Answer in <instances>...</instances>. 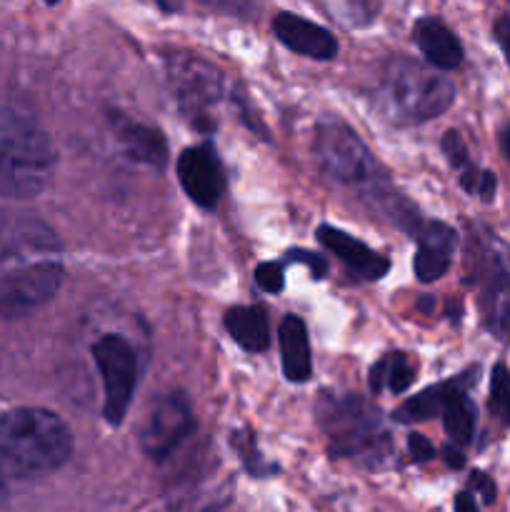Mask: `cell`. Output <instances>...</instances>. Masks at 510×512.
Returning a JSON list of instances; mask_svg holds the SVG:
<instances>
[{
  "instance_id": "obj_2",
  "label": "cell",
  "mask_w": 510,
  "mask_h": 512,
  "mask_svg": "<svg viewBox=\"0 0 510 512\" xmlns=\"http://www.w3.org/2000/svg\"><path fill=\"white\" fill-rule=\"evenodd\" d=\"M73 453V435L45 408L0 413V480H30L55 473Z\"/></svg>"
},
{
  "instance_id": "obj_26",
  "label": "cell",
  "mask_w": 510,
  "mask_h": 512,
  "mask_svg": "<svg viewBox=\"0 0 510 512\" xmlns=\"http://www.w3.org/2000/svg\"><path fill=\"white\" fill-rule=\"evenodd\" d=\"M408 450L410 455H413V460H418V463H428V460L435 455V448L430 445V440L423 438V435H410Z\"/></svg>"
},
{
  "instance_id": "obj_21",
  "label": "cell",
  "mask_w": 510,
  "mask_h": 512,
  "mask_svg": "<svg viewBox=\"0 0 510 512\" xmlns=\"http://www.w3.org/2000/svg\"><path fill=\"white\" fill-rule=\"evenodd\" d=\"M475 418H478V413H475V405L468 395L463 393L450 400L443 410V425L448 438L455 445H468L475 433Z\"/></svg>"
},
{
  "instance_id": "obj_19",
  "label": "cell",
  "mask_w": 510,
  "mask_h": 512,
  "mask_svg": "<svg viewBox=\"0 0 510 512\" xmlns=\"http://www.w3.org/2000/svg\"><path fill=\"white\" fill-rule=\"evenodd\" d=\"M225 330L248 353H263L270 345V325L260 308H230L225 313Z\"/></svg>"
},
{
  "instance_id": "obj_8",
  "label": "cell",
  "mask_w": 510,
  "mask_h": 512,
  "mask_svg": "<svg viewBox=\"0 0 510 512\" xmlns=\"http://www.w3.org/2000/svg\"><path fill=\"white\" fill-rule=\"evenodd\" d=\"M168 80L180 110L208 130L213 125V108L223 95V75L208 60L190 53H175L168 60Z\"/></svg>"
},
{
  "instance_id": "obj_10",
  "label": "cell",
  "mask_w": 510,
  "mask_h": 512,
  "mask_svg": "<svg viewBox=\"0 0 510 512\" xmlns=\"http://www.w3.org/2000/svg\"><path fill=\"white\" fill-rule=\"evenodd\" d=\"M195 428L193 408L183 393H168L155 403L140 433V445L153 460H163Z\"/></svg>"
},
{
  "instance_id": "obj_31",
  "label": "cell",
  "mask_w": 510,
  "mask_h": 512,
  "mask_svg": "<svg viewBox=\"0 0 510 512\" xmlns=\"http://www.w3.org/2000/svg\"><path fill=\"white\" fill-rule=\"evenodd\" d=\"M443 455H445V463H448V468H463L465 465V455L460 453V450H455L453 445H448V448H443Z\"/></svg>"
},
{
  "instance_id": "obj_15",
  "label": "cell",
  "mask_w": 510,
  "mask_h": 512,
  "mask_svg": "<svg viewBox=\"0 0 510 512\" xmlns=\"http://www.w3.org/2000/svg\"><path fill=\"white\" fill-rule=\"evenodd\" d=\"M475 378H478V368L468 370V373L458 375V378L445 380V383L440 385H433V388L423 390V393L415 395L413 400L400 405V408L395 410L393 418L400 420V423H423V420L433 418L435 413L443 415L445 405L453 398H458V395H463L465 390L473 385Z\"/></svg>"
},
{
  "instance_id": "obj_17",
  "label": "cell",
  "mask_w": 510,
  "mask_h": 512,
  "mask_svg": "<svg viewBox=\"0 0 510 512\" xmlns=\"http://www.w3.org/2000/svg\"><path fill=\"white\" fill-rule=\"evenodd\" d=\"M113 128L118 133V143L123 153L135 163H148L163 168L168 160V148H165L163 135L150 125L138 123V120H113Z\"/></svg>"
},
{
  "instance_id": "obj_30",
  "label": "cell",
  "mask_w": 510,
  "mask_h": 512,
  "mask_svg": "<svg viewBox=\"0 0 510 512\" xmlns=\"http://www.w3.org/2000/svg\"><path fill=\"white\" fill-rule=\"evenodd\" d=\"M455 512H480L473 493H468V490L458 493V498H455Z\"/></svg>"
},
{
  "instance_id": "obj_3",
  "label": "cell",
  "mask_w": 510,
  "mask_h": 512,
  "mask_svg": "<svg viewBox=\"0 0 510 512\" xmlns=\"http://www.w3.org/2000/svg\"><path fill=\"white\" fill-rule=\"evenodd\" d=\"M58 153L38 120L0 105V198H35L48 188Z\"/></svg>"
},
{
  "instance_id": "obj_12",
  "label": "cell",
  "mask_w": 510,
  "mask_h": 512,
  "mask_svg": "<svg viewBox=\"0 0 510 512\" xmlns=\"http://www.w3.org/2000/svg\"><path fill=\"white\" fill-rule=\"evenodd\" d=\"M273 33L278 35V40L285 48H290L298 55H305V58L330 60L338 53V43H335V38L323 25H315L313 20L300 18L295 13L275 15Z\"/></svg>"
},
{
  "instance_id": "obj_7",
  "label": "cell",
  "mask_w": 510,
  "mask_h": 512,
  "mask_svg": "<svg viewBox=\"0 0 510 512\" xmlns=\"http://www.w3.org/2000/svg\"><path fill=\"white\" fill-rule=\"evenodd\" d=\"M473 265L483 323L493 335L510 338V248L483 233L475 243Z\"/></svg>"
},
{
  "instance_id": "obj_24",
  "label": "cell",
  "mask_w": 510,
  "mask_h": 512,
  "mask_svg": "<svg viewBox=\"0 0 510 512\" xmlns=\"http://www.w3.org/2000/svg\"><path fill=\"white\" fill-rule=\"evenodd\" d=\"M255 283H258L260 290L265 293H280L285 285V273H283V265L270 260V263H260L255 268Z\"/></svg>"
},
{
  "instance_id": "obj_18",
  "label": "cell",
  "mask_w": 510,
  "mask_h": 512,
  "mask_svg": "<svg viewBox=\"0 0 510 512\" xmlns=\"http://www.w3.org/2000/svg\"><path fill=\"white\" fill-rule=\"evenodd\" d=\"M280 355H283V373L290 383H305L313 375V360H310L308 328L295 315H285L278 328Z\"/></svg>"
},
{
  "instance_id": "obj_4",
  "label": "cell",
  "mask_w": 510,
  "mask_h": 512,
  "mask_svg": "<svg viewBox=\"0 0 510 512\" xmlns=\"http://www.w3.org/2000/svg\"><path fill=\"white\" fill-rule=\"evenodd\" d=\"M375 108L388 123L420 125L438 118L453 105L455 88L450 80L423 63L393 58L375 85Z\"/></svg>"
},
{
  "instance_id": "obj_9",
  "label": "cell",
  "mask_w": 510,
  "mask_h": 512,
  "mask_svg": "<svg viewBox=\"0 0 510 512\" xmlns=\"http://www.w3.org/2000/svg\"><path fill=\"white\" fill-rule=\"evenodd\" d=\"M90 355L95 360L100 378H103V415L113 428L125 420L138 385V355L123 335L105 333L95 340Z\"/></svg>"
},
{
  "instance_id": "obj_11",
  "label": "cell",
  "mask_w": 510,
  "mask_h": 512,
  "mask_svg": "<svg viewBox=\"0 0 510 512\" xmlns=\"http://www.w3.org/2000/svg\"><path fill=\"white\" fill-rule=\"evenodd\" d=\"M178 178L185 195L198 208H215L223 193V170L208 145L188 148L178 158Z\"/></svg>"
},
{
  "instance_id": "obj_25",
  "label": "cell",
  "mask_w": 510,
  "mask_h": 512,
  "mask_svg": "<svg viewBox=\"0 0 510 512\" xmlns=\"http://www.w3.org/2000/svg\"><path fill=\"white\" fill-rule=\"evenodd\" d=\"M285 258L293 260V263L308 265L310 273H313L315 278H323V275H328V263H325V260L320 258V255L310 253V250H300V248L288 250V255H285Z\"/></svg>"
},
{
  "instance_id": "obj_5",
  "label": "cell",
  "mask_w": 510,
  "mask_h": 512,
  "mask_svg": "<svg viewBox=\"0 0 510 512\" xmlns=\"http://www.w3.org/2000/svg\"><path fill=\"white\" fill-rule=\"evenodd\" d=\"M320 420L330 438L335 458H353L360 463H378L388 453V433L378 410L353 395H335L320 405Z\"/></svg>"
},
{
  "instance_id": "obj_28",
  "label": "cell",
  "mask_w": 510,
  "mask_h": 512,
  "mask_svg": "<svg viewBox=\"0 0 510 512\" xmlns=\"http://www.w3.org/2000/svg\"><path fill=\"white\" fill-rule=\"evenodd\" d=\"M495 38H498L500 50H503L505 60H508L510 65V18H500L498 23H495Z\"/></svg>"
},
{
  "instance_id": "obj_14",
  "label": "cell",
  "mask_w": 510,
  "mask_h": 512,
  "mask_svg": "<svg viewBox=\"0 0 510 512\" xmlns=\"http://www.w3.org/2000/svg\"><path fill=\"white\" fill-rule=\"evenodd\" d=\"M455 245H458V235L440 220L425 223L420 228L418 253H415V275L420 283H435L448 273Z\"/></svg>"
},
{
  "instance_id": "obj_32",
  "label": "cell",
  "mask_w": 510,
  "mask_h": 512,
  "mask_svg": "<svg viewBox=\"0 0 510 512\" xmlns=\"http://www.w3.org/2000/svg\"><path fill=\"white\" fill-rule=\"evenodd\" d=\"M503 150H505V155H508V160H510V125L503 130Z\"/></svg>"
},
{
  "instance_id": "obj_6",
  "label": "cell",
  "mask_w": 510,
  "mask_h": 512,
  "mask_svg": "<svg viewBox=\"0 0 510 512\" xmlns=\"http://www.w3.org/2000/svg\"><path fill=\"white\" fill-rule=\"evenodd\" d=\"M315 163L333 183L345 185L350 190H370L375 200H385L380 193V168L363 140L340 120H328L315 128L313 138ZM388 203V200H385Z\"/></svg>"
},
{
  "instance_id": "obj_22",
  "label": "cell",
  "mask_w": 510,
  "mask_h": 512,
  "mask_svg": "<svg viewBox=\"0 0 510 512\" xmlns=\"http://www.w3.org/2000/svg\"><path fill=\"white\" fill-rule=\"evenodd\" d=\"M490 410L510 425V370L498 363L490 373Z\"/></svg>"
},
{
  "instance_id": "obj_29",
  "label": "cell",
  "mask_w": 510,
  "mask_h": 512,
  "mask_svg": "<svg viewBox=\"0 0 510 512\" xmlns=\"http://www.w3.org/2000/svg\"><path fill=\"white\" fill-rule=\"evenodd\" d=\"M495 190H498V180H495V175L490 173V170H483V178H480L478 195L485 200V203H490V200L495 198Z\"/></svg>"
},
{
  "instance_id": "obj_16",
  "label": "cell",
  "mask_w": 510,
  "mask_h": 512,
  "mask_svg": "<svg viewBox=\"0 0 510 512\" xmlns=\"http://www.w3.org/2000/svg\"><path fill=\"white\" fill-rule=\"evenodd\" d=\"M413 38L433 68L455 70L463 60V45L440 18H420L413 28Z\"/></svg>"
},
{
  "instance_id": "obj_1",
  "label": "cell",
  "mask_w": 510,
  "mask_h": 512,
  "mask_svg": "<svg viewBox=\"0 0 510 512\" xmlns=\"http://www.w3.org/2000/svg\"><path fill=\"white\" fill-rule=\"evenodd\" d=\"M58 235L23 213H0V320L43 308L63 285Z\"/></svg>"
},
{
  "instance_id": "obj_33",
  "label": "cell",
  "mask_w": 510,
  "mask_h": 512,
  "mask_svg": "<svg viewBox=\"0 0 510 512\" xmlns=\"http://www.w3.org/2000/svg\"><path fill=\"white\" fill-rule=\"evenodd\" d=\"M5 498H8V488H5V480H0V505L5 503Z\"/></svg>"
},
{
  "instance_id": "obj_27",
  "label": "cell",
  "mask_w": 510,
  "mask_h": 512,
  "mask_svg": "<svg viewBox=\"0 0 510 512\" xmlns=\"http://www.w3.org/2000/svg\"><path fill=\"white\" fill-rule=\"evenodd\" d=\"M473 488L478 490L480 498H483L485 505H490L495 500V483L483 473H473Z\"/></svg>"
},
{
  "instance_id": "obj_20",
  "label": "cell",
  "mask_w": 510,
  "mask_h": 512,
  "mask_svg": "<svg viewBox=\"0 0 510 512\" xmlns=\"http://www.w3.org/2000/svg\"><path fill=\"white\" fill-rule=\"evenodd\" d=\"M415 373H418V368L410 363L408 355L390 353L383 360H378L373 365V370H370V388L375 393H380L383 388H388L395 395L405 393L413 385Z\"/></svg>"
},
{
  "instance_id": "obj_13",
  "label": "cell",
  "mask_w": 510,
  "mask_h": 512,
  "mask_svg": "<svg viewBox=\"0 0 510 512\" xmlns=\"http://www.w3.org/2000/svg\"><path fill=\"white\" fill-rule=\"evenodd\" d=\"M318 240L325 248L333 250V253L343 260L345 268L353 275H358V278L378 280L390 270V263L385 255L375 253V250L368 248L363 240L353 238V235L343 233V230L333 228V225H320Z\"/></svg>"
},
{
  "instance_id": "obj_23",
  "label": "cell",
  "mask_w": 510,
  "mask_h": 512,
  "mask_svg": "<svg viewBox=\"0 0 510 512\" xmlns=\"http://www.w3.org/2000/svg\"><path fill=\"white\" fill-rule=\"evenodd\" d=\"M443 153L448 155L450 165H453L460 175H465L468 170L475 168V165L470 163L468 148H465V140L460 138L458 130H448V133L443 135Z\"/></svg>"
}]
</instances>
